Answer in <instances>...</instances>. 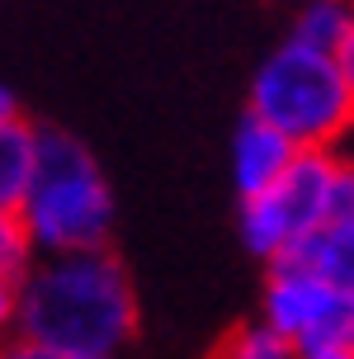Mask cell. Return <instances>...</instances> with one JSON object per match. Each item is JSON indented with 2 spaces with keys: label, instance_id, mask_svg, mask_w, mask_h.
<instances>
[{
  "label": "cell",
  "instance_id": "cell-14",
  "mask_svg": "<svg viewBox=\"0 0 354 359\" xmlns=\"http://www.w3.org/2000/svg\"><path fill=\"white\" fill-rule=\"evenodd\" d=\"M298 359H354V345H336V350H312V355H298Z\"/></svg>",
  "mask_w": 354,
  "mask_h": 359
},
{
  "label": "cell",
  "instance_id": "cell-6",
  "mask_svg": "<svg viewBox=\"0 0 354 359\" xmlns=\"http://www.w3.org/2000/svg\"><path fill=\"white\" fill-rule=\"evenodd\" d=\"M298 156H302L298 142H288L279 128H269L265 118L246 114L241 128H236V137H231V180H236V194L255 198V194H265V189H274L293 170Z\"/></svg>",
  "mask_w": 354,
  "mask_h": 359
},
{
  "label": "cell",
  "instance_id": "cell-15",
  "mask_svg": "<svg viewBox=\"0 0 354 359\" xmlns=\"http://www.w3.org/2000/svg\"><path fill=\"white\" fill-rule=\"evenodd\" d=\"M340 5H354V0H340Z\"/></svg>",
  "mask_w": 354,
  "mask_h": 359
},
{
  "label": "cell",
  "instance_id": "cell-8",
  "mask_svg": "<svg viewBox=\"0 0 354 359\" xmlns=\"http://www.w3.org/2000/svg\"><path fill=\"white\" fill-rule=\"evenodd\" d=\"M293 260H302L331 288L354 298V217H340V222H326L321 232H312L293 251Z\"/></svg>",
  "mask_w": 354,
  "mask_h": 359
},
{
  "label": "cell",
  "instance_id": "cell-4",
  "mask_svg": "<svg viewBox=\"0 0 354 359\" xmlns=\"http://www.w3.org/2000/svg\"><path fill=\"white\" fill-rule=\"evenodd\" d=\"M336 151H302L293 170L255 198H241V241L265 265H279L336 217Z\"/></svg>",
  "mask_w": 354,
  "mask_h": 359
},
{
  "label": "cell",
  "instance_id": "cell-13",
  "mask_svg": "<svg viewBox=\"0 0 354 359\" xmlns=\"http://www.w3.org/2000/svg\"><path fill=\"white\" fill-rule=\"evenodd\" d=\"M336 62H340V76H345V86H350V95H354V19H350V34H345V43L336 48Z\"/></svg>",
  "mask_w": 354,
  "mask_h": 359
},
{
  "label": "cell",
  "instance_id": "cell-12",
  "mask_svg": "<svg viewBox=\"0 0 354 359\" xmlns=\"http://www.w3.org/2000/svg\"><path fill=\"white\" fill-rule=\"evenodd\" d=\"M5 359H90V355H67V350H48V345L15 341L10 350H5Z\"/></svg>",
  "mask_w": 354,
  "mask_h": 359
},
{
  "label": "cell",
  "instance_id": "cell-2",
  "mask_svg": "<svg viewBox=\"0 0 354 359\" xmlns=\"http://www.w3.org/2000/svg\"><path fill=\"white\" fill-rule=\"evenodd\" d=\"M43 255H76L104 251L114 232V194L100 161L62 128L38 133V175L19 208Z\"/></svg>",
  "mask_w": 354,
  "mask_h": 359
},
{
  "label": "cell",
  "instance_id": "cell-5",
  "mask_svg": "<svg viewBox=\"0 0 354 359\" xmlns=\"http://www.w3.org/2000/svg\"><path fill=\"white\" fill-rule=\"evenodd\" d=\"M265 322L298 355L336 350V345H354V298L331 288L321 274H312L302 260L288 255L279 265H269Z\"/></svg>",
  "mask_w": 354,
  "mask_h": 359
},
{
  "label": "cell",
  "instance_id": "cell-10",
  "mask_svg": "<svg viewBox=\"0 0 354 359\" xmlns=\"http://www.w3.org/2000/svg\"><path fill=\"white\" fill-rule=\"evenodd\" d=\"M350 19H354V5H340V0H307L293 19V34L298 43L307 48H321V53H336L345 34H350Z\"/></svg>",
  "mask_w": 354,
  "mask_h": 359
},
{
  "label": "cell",
  "instance_id": "cell-3",
  "mask_svg": "<svg viewBox=\"0 0 354 359\" xmlns=\"http://www.w3.org/2000/svg\"><path fill=\"white\" fill-rule=\"evenodd\" d=\"M246 114L279 128L302 151H331L354 128V95L340 76L336 53L288 38L260 62Z\"/></svg>",
  "mask_w": 354,
  "mask_h": 359
},
{
  "label": "cell",
  "instance_id": "cell-7",
  "mask_svg": "<svg viewBox=\"0 0 354 359\" xmlns=\"http://www.w3.org/2000/svg\"><path fill=\"white\" fill-rule=\"evenodd\" d=\"M38 133L24 114H0V213H19L38 175Z\"/></svg>",
  "mask_w": 354,
  "mask_h": 359
},
{
  "label": "cell",
  "instance_id": "cell-9",
  "mask_svg": "<svg viewBox=\"0 0 354 359\" xmlns=\"http://www.w3.org/2000/svg\"><path fill=\"white\" fill-rule=\"evenodd\" d=\"M38 260H43V251L29 236V227L15 213H0V307L15 303V293L29 284Z\"/></svg>",
  "mask_w": 354,
  "mask_h": 359
},
{
  "label": "cell",
  "instance_id": "cell-11",
  "mask_svg": "<svg viewBox=\"0 0 354 359\" xmlns=\"http://www.w3.org/2000/svg\"><path fill=\"white\" fill-rule=\"evenodd\" d=\"M212 359H298V350L260 317L250 326H236L227 341L212 350Z\"/></svg>",
  "mask_w": 354,
  "mask_h": 359
},
{
  "label": "cell",
  "instance_id": "cell-1",
  "mask_svg": "<svg viewBox=\"0 0 354 359\" xmlns=\"http://www.w3.org/2000/svg\"><path fill=\"white\" fill-rule=\"evenodd\" d=\"M15 341L90 359H118L137 336V288L118 255L76 251L43 255L29 284L5 307Z\"/></svg>",
  "mask_w": 354,
  "mask_h": 359
}]
</instances>
